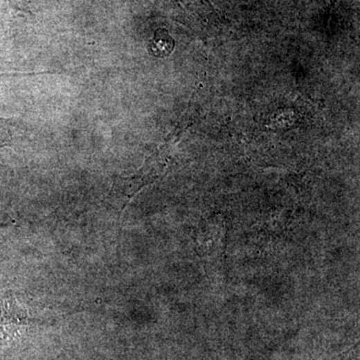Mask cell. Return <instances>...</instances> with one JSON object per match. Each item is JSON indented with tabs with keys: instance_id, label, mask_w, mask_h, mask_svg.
<instances>
[{
	"instance_id": "obj_1",
	"label": "cell",
	"mask_w": 360,
	"mask_h": 360,
	"mask_svg": "<svg viewBox=\"0 0 360 360\" xmlns=\"http://www.w3.org/2000/svg\"><path fill=\"white\" fill-rule=\"evenodd\" d=\"M1 324H8L15 332H17L21 326H27L28 314L26 308L17 303H8L1 314Z\"/></svg>"
},
{
	"instance_id": "obj_2",
	"label": "cell",
	"mask_w": 360,
	"mask_h": 360,
	"mask_svg": "<svg viewBox=\"0 0 360 360\" xmlns=\"http://www.w3.org/2000/svg\"><path fill=\"white\" fill-rule=\"evenodd\" d=\"M173 39L168 35L165 29H159L155 33L154 38L152 42V48L155 54L166 55L170 54L173 49Z\"/></svg>"
}]
</instances>
